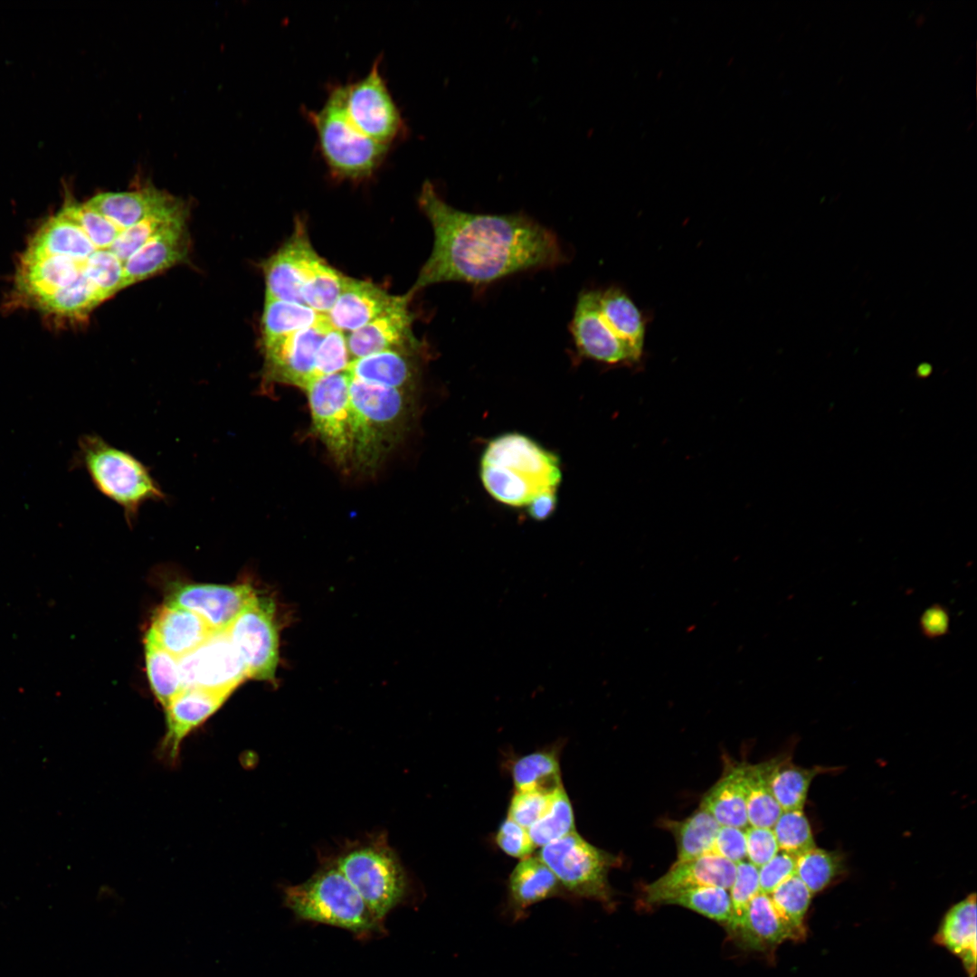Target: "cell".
Instances as JSON below:
<instances>
[{"label":"cell","instance_id":"6da1fadb","mask_svg":"<svg viewBox=\"0 0 977 977\" xmlns=\"http://www.w3.org/2000/svg\"><path fill=\"white\" fill-rule=\"evenodd\" d=\"M418 204L433 231L432 251L409 291L432 284L464 282L486 285L566 260L556 235L523 213L484 214L456 209L430 181Z\"/></svg>","mask_w":977,"mask_h":977},{"label":"cell","instance_id":"7a4b0ae2","mask_svg":"<svg viewBox=\"0 0 977 977\" xmlns=\"http://www.w3.org/2000/svg\"><path fill=\"white\" fill-rule=\"evenodd\" d=\"M479 475L487 492L510 507H526L536 497L557 491L562 479L558 457L517 432L501 434L487 444Z\"/></svg>","mask_w":977,"mask_h":977},{"label":"cell","instance_id":"3957f363","mask_svg":"<svg viewBox=\"0 0 977 977\" xmlns=\"http://www.w3.org/2000/svg\"><path fill=\"white\" fill-rule=\"evenodd\" d=\"M352 415V465L371 472L405 434L413 417V392L349 376Z\"/></svg>","mask_w":977,"mask_h":977},{"label":"cell","instance_id":"277c9868","mask_svg":"<svg viewBox=\"0 0 977 977\" xmlns=\"http://www.w3.org/2000/svg\"><path fill=\"white\" fill-rule=\"evenodd\" d=\"M71 468L87 472L95 488L121 507L129 526L137 521L144 504L167 500L149 467L99 434L80 436Z\"/></svg>","mask_w":977,"mask_h":977},{"label":"cell","instance_id":"5b68a950","mask_svg":"<svg viewBox=\"0 0 977 977\" xmlns=\"http://www.w3.org/2000/svg\"><path fill=\"white\" fill-rule=\"evenodd\" d=\"M307 117L317 134L320 155L330 173L339 180L362 181L373 175L385 159L389 146L358 130L346 116L339 85L331 87L318 110Z\"/></svg>","mask_w":977,"mask_h":977},{"label":"cell","instance_id":"8992f818","mask_svg":"<svg viewBox=\"0 0 977 977\" xmlns=\"http://www.w3.org/2000/svg\"><path fill=\"white\" fill-rule=\"evenodd\" d=\"M284 893L286 905L301 919L356 933L378 926L379 920L334 863Z\"/></svg>","mask_w":977,"mask_h":977},{"label":"cell","instance_id":"52a82bcc","mask_svg":"<svg viewBox=\"0 0 977 977\" xmlns=\"http://www.w3.org/2000/svg\"><path fill=\"white\" fill-rule=\"evenodd\" d=\"M333 863L379 921L403 898L406 876L383 835L349 847Z\"/></svg>","mask_w":977,"mask_h":977},{"label":"cell","instance_id":"ba28073f","mask_svg":"<svg viewBox=\"0 0 977 977\" xmlns=\"http://www.w3.org/2000/svg\"><path fill=\"white\" fill-rule=\"evenodd\" d=\"M538 858L574 896L612 906L608 873L619 862L615 856L573 831L543 846Z\"/></svg>","mask_w":977,"mask_h":977},{"label":"cell","instance_id":"9c48e42d","mask_svg":"<svg viewBox=\"0 0 977 977\" xmlns=\"http://www.w3.org/2000/svg\"><path fill=\"white\" fill-rule=\"evenodd\" d=\"M307 394L312 428L342 470L352 465V415L349 375L346 372L314 378L303 389Z\"/></svg>","mask_w":977,"mask_h":977},{"label":"cell","instance_id":"30bf717a","mask_svg":"<svg viewBox=\"0 0 977 977\" xmlns=\"http://www.w3.org/2000/svg\"><path fill=\"white\" fill-rule=\"evenodd\" d=\"M225 631L248 678L274 685L280 661V626L274 601L258 594Z\"/></svg>","mask_w":977,"mask_h":977},{"label":"cell","instance_id":"8fae6325","mask_svg":"<svg viewBox=\"0 0 977 977\" xmlns=\"http://www.w3.org/2000/svg\"><path fill=\"white\" fill-rule=\"evenodd\" d=\"M380 58L362 79L339 84L344 110L363 134L389 146L404 131V121L380 71Z\"/></svg>","mask_w":977,"mask_h":977},{"label":"cell","instance_id":"7c38bea8","mask_svg":"<svg viewBox=\"0 0 977 977\" xmlns=\"http://www.w3.org/2000/svg\"><path fill=\"white\" fill-rule=\"evenodd\" d=\"M178 666L183 689L230 696L249 678L225 630L213 631L201 645L178 658Z\"/></svg>","mask_w":977,"mask_h":977},{"label":"cell","instance_id":"4fadbf2b","mask_svg":"<svg viewBox=\"0 0 977 977\" xmlns=\"http://www.w3.org/2000/svg\"><path fill=\"white\" fill-rule=\"evenodd\" d=\"M331 327L327 317L319 323L262 347L261 394H269L276 384L304 389L315 378L318 347Z\"/></svg>","mask_w":977,"mask_h":977},{"label":"cell","instance_id":"5bb4252c","mask_svg":"<svg viewBox=\"0 0 977 977\" xmlns=\"http://www.w3.org/2000/svg\"><path fill=\"white\" fill-rule=\"evenodd\" d=\"M570 327L576 349L587 358L607 365L640 361L602 313L596 289L579 295Z\"/></svg>","mask_w":977,"mask_h":977},{"label":"cell","instance_id":"9a60e30c","mask_svg":"<svg viewBox=\"0 0 977 977\" xmlns=\"http://www.w3.org/2000/svg\"><path fill=\"white\" fill-rule=\"evenodd\" d=\"M320 256L314 250L305 224L299 220L290 237L261 264L266 299L302 304V287Z\"/></svg>","mask_w":977,"mask_h":977},{"label":"cell","instance_id":"2e32d148","mask_svg":"<svg viewBox=\"0 0 977 977\" xmlns=\"http://www.w3.org/2000/svg\"><path fill=\"white\" fill-rule=\"evenodd\" d=\"M413 296L408 292L383 314L359 329L346 334L352 359L384 350L421 354L422 346L413 334V318L408 307Z\"/></svg>","mask_w":977,"mask_h":977},{"label":"cell","instance_id":"e0dca14e","mask_svg":"<svg viewBox=\"0 0 977 977\" xmlns=\"http://www.w3.org/2000/svg\"><path fill=\"white\" fill-rule=\"evenodd\" d=\"M258 595L247 583L236 585L183 584L170 593L167 603L197 614L213 631L225 630Z\"/></svg>","mask_w":977,"mask_h":977},{"label":"cell","instance_id":"ac0fdd59","mask_svg":"<svg viewBox=\"0 0 977 977\" xmlns=\"http://www.w3.org/2000/svg\"><path fill=\"white\" fill-rule=\"evenodd\" d=\"M735 873V864L714 853L676 861L657 880L644 888V899L650 905H666L675 895L703 886L729 889Z\"/></svg>","mask_w":977,"mask_h":977},{"label":"cell","instance_id":"d6986e66","mask_svg":"<svg viewBox=\"0 0 977 977\" xmlns=\"http://www.w3.org/2000/svg\"><path fill=\"white\" fill-rule=\"evenodd\" d=\"M229 696L201 689H183L165 707L166 732L158 747L159 756L169 764L178 759L184 740L213 716Z\"/></svg>","mask_w":977,"mask_h":977},{"label":"cell","instance_id":"ffe728a7","mask_svg":"<svg viewBox=\"0 0 977 977\" xmlns=\"http://www.w3.org/2000/svg\"><path fill=\"white\" fill-rule=\"evenodd\" d=\"M727 931L738 944L758 952L773 950L784 941L802 940L805 935L780 914L770 896L762 892L753 897L742 918Z\"/></svg>","mask_w":977,"mask_h":977},{"label":"cell","instance_id":"44dd1931","mask_svg":"<svg viewBox=\"0 0 977 977\" xmlns=\"http://www.w3.org/2000/svg\"><path fill=\"white\" fill-rule=\"evenodd\" d=\"M401 297L388 293L370 280L347 277L338 299L326 317L332 327L347 334L394 306Z\"/></svg>","mask_w":977,"mask_h":977},{"label":"cell","instance_id":"7402d4cb","mask_svg":"<svg viewBox=\"0 0 977 977\" xmlns=\"http://www.w3.org/2000/svg\"><path fill=\"white\" fill-rule=\"evenodd\" d=\"M86 203L119 231L183 204L180 199L153 185L125 192L100 193Z\"/></svg>","mask_w":977,"mask_h":977},{"label":"cell","instance_id":"603a6c76","mask_svg":"<svg viewBox=\"0 0 977 977\" xmlns=\"http://www.w3.org/2000/svg\"><path fill=\"white\" fill-rule=\"evenodd\" d=\"M188 253L185 222L162 231L124 262V289L185 261Z\"/></svg>","mask_w":977,"mask_h":977},{"label":"cell","instance_id":"cb8c5ba5","mask_svg":"<svg viewBox=\"0 0 977 977\" xmlns=\"http://www.w3.org/2000/svg\"><path fill=\"white\" fill-rule=\"evenodd\" d=\"M213 631L197 614L166 602L154 614L146 637L178 659L201 645Z\"/></svg>","mask_w":977,"mask_h":977},{"label":"cell","instance_id":"d4e9b609","mask_svg":"<svg viewBox=\"0 0 977 977\" xmlns=\"http://www.w3.org/2000/svg\"><path fill=\"white\" fill-rule=\"evenodd\" d=\"M561 890L557 877L539 858H525L508 880V911L513 920L522 919L530 906L559 896Z\"/></svg>","mask_w":977,"mask_h":977},{"label":"cell","instance_id":"484cf974","mask_svg":"<svg viewBox=\"0 0 977 977\" xmlns=\"http://www.w3.org/2000/svg\"><path fill=\"white\" fill-rule=\"evenodd\" d=\"M416 356L384 350L352 359L346 373L364 382L413 392L418 378Z\"/></svg>","mask_w":977,"mask_h":977},{"label":"cell","instance_id":"4316f807","mask_svg":"<svg viewBox=\"0 0 977 977\" xmlns=\"http://www.w3.org/2000/svg\"><path fill=\"white\" fill-rule=\"evenodd\" d=\"M745 762L729 761L722 776L703 795L699 807L720 826L745 829L748 825L745 783Z\"/></svg>","mask_w":977,"mask_h":977},{"label":"cell","instance_id":"83f0119b","mask_svg":"<svg viewBox=\"0 0 977 977\" xmlns=\"http://www.w3.org/2000/svg\"><path fill=\"white\" fill-rule=\"evenodd\" d=\"M934 941L958 956L968 977L976 974V895L953 905L944 916Z\"/></svg>","mask_w":977,"mask_h":977},{"label":"cell","instance_id":"f1b7e54d","mask_svg":"<svg viewBox=\"0 0 977 977\" xmlns=\"http://www.w3.org/2000/svg\"><path fill=\"white\" fill-rule=\"evenodd\" d=\"M599 308L622 341L640 359L643 355L645 324L631 299L618 288L596 289Z\"/></svg>","mask_w":977,"mask_h":977},{"label":"cell","instance_id":"f546056e","mask_svg":"<svg viewBox=\"0 0 977 977\" xmlns=\"http://www.w3.org/2000/svg\"><path fill=\"white\" fill-rule=\"evenodd\" d=\"M326 318L306 305L265 299L261 319V347L310 327Z\"/></svg>","mask_w":977,"mask_h":977},{"label":"cell","instance_id":"4dcf8cb0","mask_svg":"<svg viewBox=\"0 0 977 977\" xmlns=\"http://www.w3.org/2000/svg\"><path fill=\"white\" fill-rule=\"evenodd\" d=\"M677 845V860L686 861L712 852L720 828L715 818L701 807L680 820H664Z\"/></svg>","mask_w":977,"mask_h":977},{"label":"cell","instance_id":"1f68e13d","mask_svg":"<svg viewBox=\"0 0 977 977\" xmlns=\"http://www.w3.org/2000/svg\"><path fill=\"white\" fill-rule=\"evenodd\" d=\"M774 758L756 764L745 763V783L748 825L773 828L783 811L774 799L769 777Z\"/></svg>","mask_w":977,"mask_h":977},{"label":"cell","instance_id":"d6a6232c","mask_svg":"<svg viewBox=\"0 0 977 977\" xmlns=\"http://www.w3.org/2000/svg\"><path fill=\"white\" fill-rule=\"evenodd\" d=\"M821 771L820 767H801L787 758L775 757L769 785L782 810H802L810 785Z\"/></svg>","mask_w":977,"mask_h":977},{"label":"cell","instance_id":"836d02e7","mask_svg":"<svg viewBox=\"0 0 977 977\" xmlns=\"http://www.w3.org/2000/svg\"><path fill=\"white\" fill-rule=\"evenodd\" d=\"M517 791L553 792L562 785L557 753L535 752L517 760L512 767Z\"/></svg>","mask_w":977,"mask_h":977},{"label":"cell","instance_id":"e575fe53","mask_svg":"<svg viewBox=\"0 0 977 977\" xmlns=\"http://www.w3.org/2000/svg\"><path fill=\"white\" fill-rule=\"evenodd\" d=\"M146 667L154 695L166 707L183 690L178 659L146 637Z\"/></svg>","mask_w":977,"mask_h":977},{"label":"cell","instance_id":"d590c367","mask_svg":"<svg viewBox=\"0 0 977 977\" xmlns=\"http://www.w3.org/2000/svg\"><path fill=\"white\" fill-rule=\"evenodd\" d=\"M186 208L185 204L149 216L137 224L120 231L109 248L123 263L151 238L166 228L185 222Z\"/></svg>","mask_w":977,"mask_h":977},{"label":"cell","instance_id":"8d00e7d4","mask_svg":"<svg viewBox=\"0 0 977 977\" xmlns=\"http://www.w3.org/2000/svg\"><path fill=\"white\" fill-rule=\"evenodd\" d=\"M347 276L319 257L313 264L302 287L304 305L326 315L338 299Z\"/></svg>","mask_w":977,"mask_h":977},{"label":"cell","instance_id":"74e56055","mask_svg":"<svg viewBox=\"0 0 977 977\" xmlns=\"http://www.w3.org/2000/svg\"><path fill=\"white\" fill-rule=\"evenodd\" d=\"M844 868L841 855L814 847L796 858L795 875L814 895L827 888Z\"/></svg>","mask_w":977,"mask_h":977},{"label":"cell","instance_id":"f35d334b","mask_svg":"<svg viewBox=\"0 0 977 977\" xmlns=\"http://www.w3.org/2000/svg\"><path fill=\"white\" fill-rule=\"evenodd\" d=\"M81 280L91 284L104 301L124 289V263L109 250H97L82 264L76 283Z\"/></svg>","mask_w":977,"mask_h":977},{"label":"cell","instance_id":"ab89813d","mask_svg":"<svg viewBox=\"0 0 977 977\" xmlns=\"http://www.w3.org/2000/svg\"><path fill=\"white\" fill-rule=\"evenodd\" d=\"M666 905L686 907L726 927L733 915L729 889L716 886H703L682 891L670 898Z\"/></svg>","mask_w":977,"mask_h":977},{"label":"cell","instance_id":"60d3db41","mask_svg":"<svg viewBox=\"0 0 977 977\" xmlns=\"http://www.w3.org/2000/svg\"><path fill=\"white\" fill-rule=\"evenodd\" d=\"M527 831L534 845L542 847L574 831L573 809L563 786L555 792L545 814Z\"/></svg>","mask_w":977,"mask_h":977},{"label":"cell","instance_id":"b9f144b4","mask_svg":"<svg viewBox=\"0 0 977 977\" xmlns=\"http://www.w3.org/2000/svg\"><path fill=\"white\" fill-rule=\"evenodd\" d=\"M772 829L779 849L796 858L815 847L811 824L802 810L783 811Z\"/></svg>","mask_w":977,"mask_h":977},{"label":"cell","instance_id":"7bdbcfd3","mask_svg":"<svg viewBox=\"0 0 977 977\" xmlns=\"http://www.w3.org/2000/svg\"><path fill=\"white\" fill-rule=\"evenodd\" d=\"M780 914L797 930L806 934L804 920L813 894L794 874L770 895Z\"/></svg>","mask_w":977,"mask_h":977},{"label":"cell","instance_id":"ee69618b","mask_svg":"<svg viewBox=\"0 0 977 977\" xmlns=\"http://www.w3.org/2000/svg\"><path fill=\"white\" fill-rule=\"evenodd\" d=\"M86 233L98 250H109L120 231L86 202L68 200L61 208Z\"/></svg>","mask_w":977,"mask_h":977},{"label":"cell","instance_id":"f6af8a7d","mask_svg":"<svg viewBox=\"0 0 977 977\" xmlns=\"http://www.w3.org/2000/svg\"><path fill=\"white\" fill-rule=\"evenodd\" d=\"M351 361L346 335L331 327L324 335L317 350L315 378L346 372Z\"/></svg>","mask_w":977,"mask_h":977},{"label":"cell","instance_id":"bcb514c9","mask_svg":"<svg viewBox=\"0 0 977 977\" xmlns=\"http://www.w3.org/2000/svg\"><path fill=\"white\" fill-rule=\"evenodd\" d=\"M759 892L758 868L748 860H743L735 864V877L729 888L733 915L731 922L726 926L727 930L742 918L748 904Z\"/></svg>","mask_w":977,"mask_h":977},{"label":"cell","instance_id":"7dc6e473","mask_svg":"<svg viewBox=\"0 0 977 977\" xmlns=\"http://www.w3.org/2000/svg\"><path fill=\"white\" fill-rule=\"evenodd\" d=\"M556 790L517 791L509 804L508 818L528 829L545 814Z\"/></svg>","mask_w":977,"mask_h":977},{"label":"cell","instance_id":"c3c4849f","mask_svg":"<svg viewBox=\"0 0 977 977\" xmlns=\"http://www.w3.org/2000/svg\"><path fill=\"white\" fill-rule=\"evenodd\" d=\"M796 857L779 850L758 868L760 892L770 895L779 885L795 874Z\"/></svg>","mask_w":977,"mask_h":977},{"label":"cell","instance_id":"681fc988","mask_svg":"<svg viewBox=\"0 0 977 977\" xmlns=\"http://www.w3.org/2000/svg\"><path fill=\"white\" fill-rule=\"evenodd\" d=\"M745 838L746 858L756 868L765 864L780 850L771 828L746 827Z\"/></svg>","mask_w":977,"mask_h":977},{"label":"cell","instance_id":"f907efd6","mask_svg":"<svg viewBox=\"0 0 977 977\" xmlns=\"http://www.w3.org/2000/svg\"><path fill=\"white\" fill-rule=\"evenodd\" d=\"M496 841L505 853L516 858H526L536 847L527 829L509 818L501 823Z\"/></svg>","mask_w":977,"mask_h":977},{"label":"cell","instance_id":"816d5d0a","mask_svg":"<svg viewBox=\"0 0 977 977\" xmlns=\"http://www.w3.org/2000/svg\"><path fill=\"white\" fill-rule=\"evenodd\" d=\"M712 853L735 864L746 858L745 829L720 826L714 841Z\"/></svg>","mask_w":977,"mask_h":977},{"label":"cell","instance_id":"f5cc1de1","mask_svg":"<svg viewBox=\"0 0 977 977\" xmlns=\"http://www.w3.org/2000/svg\"><path fill=\"white\" fill-rule=\"evenodd\" d=\"M950 616L947 608L941 604H933L926 608L919 619L922 633L929 639L945 635L949 630Z\"/></svg>","mask_w":977,"mask_h":977},{"label":"cell","instance_id":"db71d44e","mask_svg":"<svg viewBox=\"0 0 977 977\" xmlns=\"http://www.w3.org/2000/svg\"><path fill=\"white\" fill-rule=\"evenodd\" d=\"M556 506V491H550L536 497L526 507L528 515L534 520L543 521L555 512Z\"/></svg>","mask_w":977,"mask_h":977}]
</instances>
